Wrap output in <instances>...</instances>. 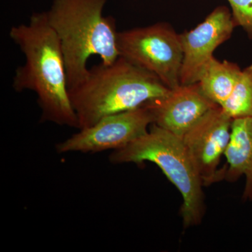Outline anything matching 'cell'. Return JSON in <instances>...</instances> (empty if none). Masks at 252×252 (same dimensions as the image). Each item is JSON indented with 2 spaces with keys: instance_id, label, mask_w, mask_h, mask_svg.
Instances as JSON below:
<instances>
[{
  "instance_id": "cell-1",
  "label": "cell",
  "mask_w": 252,
  "mask_h": 252,
  "mask_svg": "<svg viewBox=\"0 0 252 252\" xmlns=\"http://www.w3.org/2000/svg\"><path fill=\"white\" fill-rule=\"evenodd\" d=\"M9 36L25 57L24 64L15 72L14 90L36 94L41 122L79 129L69 98L62 46L46 11L34 13L27 23L13 26Z\"/></svg>"
},
{
  "instance_id": "cell-2",
  "label": "cell",
  "mask_w": 252,
  "mask_h": 252,
  "mask_svg": "<svg viewBox=\"0 0 252 252\" xmlns=\"http://www.w3.org/2000/svg\"><path fill=\"white\" fill-rule=\"evenodd\" d=\"M171 89L152 73L119 56L108 64L89 69L87 77L69 89L79 129L112 114L142 107Z\"/></svg>"
},
{
  "instance_id": "cell-3",
  "label": "cell",
  "mask_w": 252,
  "mask_h": 252,
  "mask_svg": "<svg viewBox=\"0 0 252 252\" xmlns=\"http://www.w3.org/2000/svg\"><path fill=\"white\" fill-rule=\"evenodd\" d=\"M108 1L53 0L46 11L62 46L68 89L87 77V63L91 56H98L104 64L119 57L115 19L103 15Z\"/></svg>"
},
{
  "instance_id": "cell-4",
  "label": "cell",
  "mask_w": 252,
  "mask_h": 252,
  "mask_svg": "<svg viewBox=\"0 0 252 252\" xmlns=\"http://www.w3.org/2000/svg\"><path fill=\"white\" fill-rule=\"evenodd\" d=\"M109 160L114 164L155 163L182 195L185 226L200 223L205 213L204 186L182 138L152 124L146 135L113 151Z\"/></svg>"
},
{
  "instance_id": "cell-5",
  "label": "cell",
  "mask_w": 252,
  "mask_h": 252,
  "mask_svg": "<svg viewBox=\"0 0 252 252\" xmlns=\"http://www.w3.org/2000/svg\"><path fill=\"white\" fill-rule=\"evenodd\" d=\"M119 56L157 76L170 89L180 86L183 51L180 34L165 23L118 33Z\"/></svg>"
},
{
  "instance_id": "cell-6",
  "label": "cell",
  "mask_w": 252,
  "mask_h": 252,
  "mask_svg": "<svg viewBox=\"0 0 252 252\" xmlns=\"http://www.w3.org/2000/svg\"><path fill=\"white\" fill-rule=\"evenodd\" d=\"M153 118L146 106L103 118L56 145L59 154H94L123 148L149 131Z\"/></svg>"
},
{
  "instance_id": "cell-7",
  "label": "cell",
  "mask_w": 252,
  "mask_h": 252,
  "mask_svg": "<svg viewBox=\"0 0 252 252\" xmlns=\"http://www.w3.org/2000/svg\"><path fill=\"white\" fill-rule=\"evenodd\" d=\"M232 122L218 106L209 111L182 138L204 187L221 180L218 166L229 143Z\"/></svg>"
},
{
  "instance_id": "cell-8",
  "label": "cell",
  "mask_w": 252,
  "mask_h": 252,
  "mask_svg": "<svg viewBox=\"0 0 252 252\" xmlns=\"http://www.w3.org/2000/svg\"><path fill=\"white\" fill-rule=\"evenodd\" d=\"M235 27L229 9L220 6L194 29L180 34L183 51L181 85L198 83L214 51L229 39Z\"/></svg>"
},
{
  "instance_id": "cell-9",
  "label": "cell",
  "mask_w": 252,
  "mask_h": 252,
  "mask_svg": "<svg viewBox=\"0 0 252 252\" xmlns=\"http://www.w3.org/2000/svg\"><path fill=\"white\" fill-rule=\"evenodd\" d=\"M144 106L152 114V124L182 138L204 115L219 105L207 98L195 83L179 86Z\"/></svg>"
},
{
  "instance_id": "cell-10",
  "label": "cell",
  "mask_w": 252,
  "mask_h": 252,
  "mask_svg": "<svg viewBox=\"0 0 252 252\" xmlns=\"http://www.w3.org/2000/svg\"><path fill=\"white\" fill-rule=\"evenodd\" d=\"M224 156L227 165L220 170L222 180L234 182L245 175L243 199L252 201V117L233 119Z\"/></svg>"
},
{
  "instance_id": "cell-11",
  "label": "cell",
  "mask_w": 252,
  "mask_h": 252,
  "mask_svg": "<svg viewBox=\"0 0 252 252\" xmlns=\"http://www.w3.org/2000/svg\"><path fill=\"white\" fill-rule=\"evenodd\" d=\"M241 72L235 63L213 58L204 68L198 84L207 98L220 107L229 97Z\"/></svg>"
},
{
  "instance_id": "cell-12",
  "label": "cell",
  "mask_w": 252,
  "mask_h": 252,
  "mask_svg": "<svg viewBox=\"0 0 252 252\" xmlns=\"http://www.w3.org/2000/svg\"><path fill=\"white\" fill-rule=\"evenodd\" d=\"M220 107L233 120L252 117V64L242 70L229 97Z\"/></svg>"
},
{
  "instance_id": "cell-13",
  "label": "cell",
  "mask_w": 252,
  "mask_h": 252,
  "mask_svg": "<svg viewBox=\"0 0 252 252\" xmlns=\"http://www.w3.org/2000/svg\"><path fill=\"white\" fill-rule=\"evenodd\" d=\"M235 26H240L252 41V0H228Z\"/></svg>"
}]
</instances>
